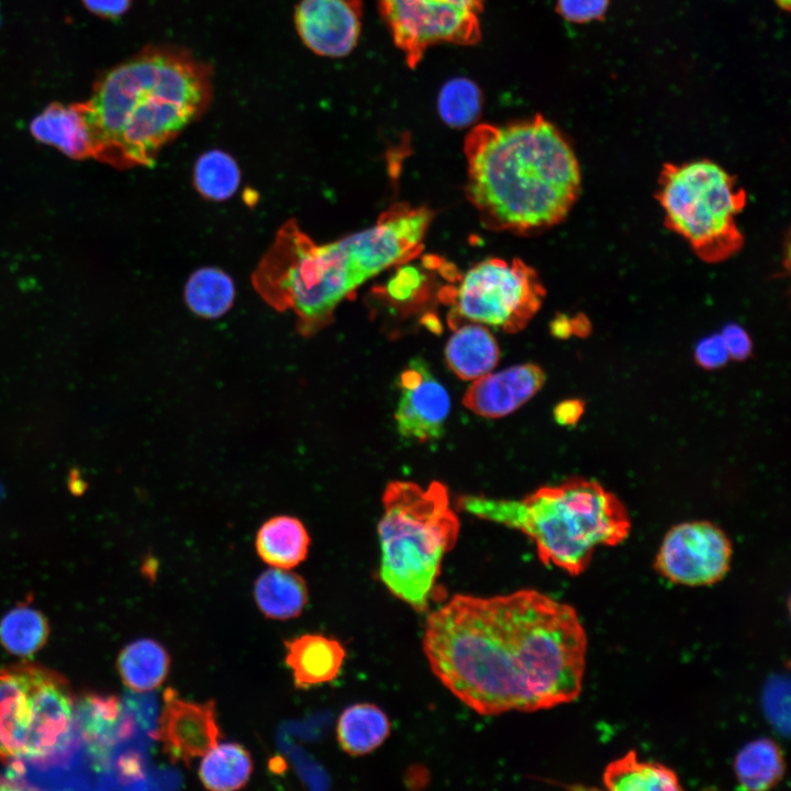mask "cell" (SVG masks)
<instances>
[{"label": "cell", "mask_w": 791, "mask_h": 791, "mask_svg": "<svg viewBox=\"0 0 791 791\" xmlns=\"http://www.w3.org/2000/svg\"><path fill=\"white\" fill-rule=\"evenodd\" d=\"M433 673L482 715L533 712L575 701L587 634L576 610L539 591L456 594L426 619Z\"/></svg>", "instance_id": "1"}, {"label": "cell", "mask_w": 791, "mask_h": 791, "mask_svg": "<svg viewBox=\"0 0 791 791\" xmlns=\"http://www.w3.org/2000/svg\"><path fill=\"white\" fill-rule=\"evenodd\" d=\"M431 219L423 207L398 203L375 225L327 244H315L289 222L257 267L255 288L274 308L291 310L309 336L366 280L419 254Z\"/></svg>", "instance_id": "2"}, {"label": "cell", "mask_w": 791, "mask_h": 791, "mask_svg": "<svg viewBox=\"0 0 791 791\" xmlns=\"http://www.w3.org/2000/svg\"><path fill=\"white\" fill-rule=\"evenodd\" d=\"M466 196L482 224L530 234L566 219L581 190L578 158L547 119L478 124L466 136Z\"/></svg>", "instance_id": "3"}, {"label": "cell", "mask_w": 791, "mask_h": 791, "mask_svg": "<svg viewBox=\"0 0 791 791\" xmlns=\"http://www.w3.org/2000/svg\"><path fill=\"white\" fill-rule=\"evenodd\" d=\"M212 69L188 51L151 46L109 70L85 102L76 103L92 155L151 165L157 152L209 107Z\"/></svg>", "instance_id": "4"}, {"label": "cell", "mask_w": 791, "mask_h": 791, "mask_svg": "<svg viewBox=\"0 0 791 791\" xmlns=\"http://www.w3.org/2000/svg\"><path fill=\"white\" fill-rule=\"evenodd\" d=\"M457 504L479 519L521 531L534 542L545 565L571 576L586 570L598 546H615L631 530L622 501L583 478L542 487L522 500L464 495Z\"/></svg>", "instance_id": "5"}, {"label": "cell", "mask_w": 791, "mask_h": 791, "mask_svg": "<svg viewBox=\"0 0 791 791\" xmlns=\"http://www.w3.org/2000/svg\"><path fill=\"white\" fill-rule=\"evenodd\" d=\"M382 503L380 580L394 597L425 611L443 557L455 546L459 531L447 488L437 481L427 488L393 481Z\"/></svg>", "instance_id": "6"}, {"label": "cell", "mask_w": 791, "mask_h": 791, "mask_svg": "<svg viewBox=\"0 0 791 791\" xmlns=\"http://www.w3.org/2000/svg\"><path fill=\"white\" fill-rule=\"evenodd\" d=\"M656 196L667 227L703 261H724L743 247L737 219L746 205V192L718 164L710 159L666 164Z\"/></svg>", "instance_id": "7"}, {"label": "cell", "mask_w": 791, "mask_h": 791, "mask_svg": "<svg viewBox=\"0 0 791 791\" xmlns=\"http://www.w3.org/2000/svg\"><path fill=\"white\" fill-rule=\"evenodd\" d=\"M66 680L33 664L0 670V760L38 765L62 757L77 732Z\"/></svg>", "instance_id": "8"}, {"label": "cell", "mask_w": 791, "mask_h": 791, "mask_svg": "<svg viewBox=\"0 0 791 791\" xmlns=\"http://www.w3.org/2000/svg\"><path fill=\"white\" fill-rule=\"evenodd\" d=\"M448 292L455 305L448 317L452 327L471 322L508 333L524 328L545 298L536 270L520 258H487L471 267Z\"/></svg>", "instance_id": "9"}, {"label": "cell", "mask_w": 791, "mask_h": 791, "mask_svg": "<svg viewBox=\"0 0 791 791\" xmlns=\"http://www.w3.org/2000/svg\"><path fill=\"white\" fill-rule=\"evenodd\" d=\"M484 0H378L379 12L405 63L415 68L442 43L475 45L481 38Z\"/></svg>", "instance_id": "10"}, {"label": "cell", "mask_w": 791, "mask_h": 791, "mask_svg": "<svg viewBox=\"0 0 791 791\" xmlns=\"http://www.w3.org/2000/svg\"><path fill=\"white\" fill-rule=\"evenodd\" d=\"M732 555V543L717 525L709 521L683 522L665 535L655 568L676 584L711 586L728 572Z\"/></svg>", "instance_id": "11"}, {"label": "cell", "mask_w": 791, "mask_h": 791, "mask_svg": "<svg viewBox=\"0 0 791 791\" xmlns=\"http://www.w3.org/2000/svg\"><path fill=\"white\" fill-rule=\"evenodd\" d=\"M154 736L172 762L191 764L213 748L221 736L214 702L190 701L167 688Z\"/></svg>", "instance_id": "12"}, {"label": "cell", "mask_w": 791, "mask_h": 791, "mask_svg": "<svg viewBox=\"0 0 791 791\" xmlns=\"http://www.w3.org/2000/svg\"><path fill=\"white\" fill-rule=\"evenodd\" d=\"M400 399L394 419L405 438L438 439L445 430L450 401L445 388L421 359H413L399 378Z\"/></svg>", "instance_id": "13"}, {"label": "cell", "mask_w": 791, "mask_h": 791, "mask_svg": "<svg viewBox=\"0 0 791 791\" xmlns=\"http://www.w3.org/2000/svg\"><path fill=\"white\" fill-rule=\"evenodd\" d=\"M361 18V0H301L294 11V25L313 53L343 57L358 43Z\"/></svg>", "instance_id": "14"}, {"label": "cell", "mask_w": 791, "mask_h": 791, "mask_svg": "<svg viewBox=\"0 0 791 791\" xmlns=\"http://www.w3.org/2000/svg\"><path fill=\"white\" fill-rule=\"evenodd\" d=\"M544 370L535 364H523L495 374H487L468 388L463 403L484 417L505 416L535 396L545 382Z\"/></svg>", "instance_id": "15"}, {"label": "cell", "mask_w": 791, "mask_h": 791, "mask_svg": "<svg viewBox=\"0 0 791 791\" xmlns=\"http://www.w3.org/2000/svg\"><path fill=\"white\" fill-rule=\"evenodd\" d=\"M286 664L292 671L297 688L333 680L345 658L342 644L321 634H303L285 642Z\"/></svg>", "instance_id": "16"}, {"label": "cell", "mask_w": 791, "mask_h": 791, "mask_svg": "<svg viewBox=\"0 0 791 791\" xmlns=\"http://www.w3.org/2000/svg\"><path fill=\"white\" fill-rule=\"evenodd\" d=\"M311 545L304 523L292 515L280 514L266 520L256 533L255 548L270 567L291 569L305 560Z\"/></svg>", "instance_id": "17"}, {"label": "cell", "mask_w": 791, "mask_h": 791, "mask_svg": "<svg viewBox=\"0 0 791 791\" xmlns=\"http://www.w3.org/2000/svg\"><path fill=\"white\" fill-rule=\"evenodd\" d=\"M445 358L456 376L464 380H475L497 366L500 349L484 326L469 322L455 327L446 344Z\"/></svg>", "instance_id": "18"}, {"label": "cell", "mask_w": 791, "mask_h": 791, "mask_svg": "<svg viewBox=\"0 0 791 791\" xmlns=\"http://www.w3.org/2000/svg\"><path fill=\"white\" fill-rule=\"evenodd\" d=\"M31 133L37 141L56 147L69 157L92 155L90 137L76 103L48 105L32 121Z\"/></svg>", "instance_id": "19"}, {"label": "cell", "mask_w": 791, "mask_h": 791, "mask_svg": "<svg viewBox=\"0 0 791 791\" xmlns=\"http://www.w3.org/2000/svg\"><path fill=\"white\" fill-rule=\"evenodd\" d=\"M254 598L266 617L289 620L302 613L308 602V587L300 575L271 567L256 579Z\"/></svg>", "instance_id": "20"}, {"label": "cell", "mask_w": 791, "mask_h": 791, "mask_svg": "<svg viewBox=\"0 0 791 791\" xmlns=\"http://www.w3.org/2000/svg\"><path fill=\"white\" fill-rule=\"evenodd\" d=\"M603 783L612 791H676L682 790L678 775L669 767L639 760L630 750L611 761L603 772Z\"/></svg>", "instance_id": "21"}, {"label": "cell", "mask_w": 791, "mask_h": 791, "mask_svg": "<svg viewBox=\"0 0 791 791\" xmlns=\"http://www.w3.org/2000/svg\"><path fill=\"white\" fill-rule=\"evenodd\" d=\"M390 728V721L380 708L371 703H356L339 715L336 735L345 753L363 756L378 748L389 736Z\"/></svg>", "instance_id": "22"}, {"label": "cell", "mask_w": 791, "mask_h": 791, "mask_svg": "<svg viewBox=\"0 0 791 791\" xmlns=\"http://www.w3.org/2000/svg\"><path fill=\"white\" fill-rule=\"evenodd\" d=\"M116 666L127 688L135 692H147L165 681L170 657L158 642L142 638L124 647L118 657Z\"/></svg>", "instance_id": "23"}, {"label": "cell", "mask_w": 791, "mask_h": 791, "mask_svg": "<svg viewBox=\"0 0 791 791\" xmlns=\"http://www.w3.org/2000/svg\"><path fill=\"white\" fill-rule=\"evenodd\" d=\"M784 767L783 754L770 738L749 742L734 760V771L739 786L751 791L773 788L783 777Z\"/></svg>", "instance_id": "24"}, {"label": "cell", "mask_w": 791, "mask_h": 791, "mask_svg": "<svg viewBox=\"0 0 791 791\" xmlns=\"http://www.w3.org/2000/svg\"><path fill=\"white\" fill-rule=\"evenodd\" d=\"M202 757L198 775L209 790H237L243 788L252 776V756L241 744L218 743Z\"/></svg>", "instance_id": "25"}, {"label": "cell", "mask_w": 791, "mask_h": 791, "mask_svg": "<svg viewBox=\"0 0 791 791\" xmlns=\"http://www.w3.org/2000/svg\"><path fill=\"white\" fill-rule=\"evenodd\" d=\"M235 288L230 276L215 267L194 271L185 287V300L189 309L205 319H216L232 307Z\"/></svg>", "instance_id": "26"}, {"label": "cell", "mask_w": 791, "mask_h": 791, "mask_svg": "<svg viewBox=\"0 0 791 791\" xmlns=\"http://www.w3.org/2000/svg\"><path fill=\"white\" fill-rule=\"evenodd\" d=\"M47 636L46 619L26 604L13 608L0 621V643L14 655L34 654L42 648Z\"/></svg>", "instance_id": "27"}, {"label": "cell", "mask_w": 791, "mask_h": 791, "mask_svg": "<svg viewBox=\"0 0 791 791\" xmlns=\"http://www.w3.org/2000/svg\"><path fill=\"white\" fill-rule=\"evenodd\" d=\"M239 180L241 174L236 161L223 151H208L194 165V186L210 200H227L236 192Z\"/></svg>", "instance_id": "28"}, {"label": "cell", "mask_w": 791, "mask_h": 791, "mask_svg": "<svg viewBox=\"0 0 791 791\" xmlns=\"http://www.w3.org/2000/svg\"><path fill=\"white\" fill-rule=\"evenodd\" d=\"M480 88L468 78H453L441 89L437 100L442 120L452 127L461 129L475 123L482 110Z\"/></svg>", "instance_id": "29"}, {"label": "cell", "mask_w": 791, "mask_h": 791, "mask_svg": "<svg viewBox=\"0 0 791 791\" xmlns=\"http://www.w3.org/2000/svg\"><path fill=\"white\" fill-rule=\"evenodd\" d=\"M694 360L708 370L723 367L729 360V356L721 334L702 338L694 348Z\"/></svg>", "instance_id": "30"}, {"label": "cell", "mask_w": 791, "mask_h": 791, "mask_svg": "<svg viewBox=\"0 0 791 791\" xmlns=\"http://www.w3.org/2000/svg\"><path fill=\"white\" fill-rule=\"evenodd\" d=\"M609 0H558L557 10L568 21L583 23L601 18Z\"/></svg>", "instance_id": "31"}, {"label": "cell", "mask_w": 791, "mask_h": 791, "mask_svg": "<svg viewBox=\"0 0 791 791\" xmlns=\"http://www.w3.org/2000/svg\"><path fill=\"white\" fill-rule=\"evenodd\" d=\"M786 687L781 681H773L765 692L766 712L778 728H784L783 722L789 726V695L788 691L783 693Z\"/></svg>", "instance_id": "32"}, {"label": "cell", "mask_w": 791, "mask_h": 791, "mask_svg": "<svg viewBox=\"0 0 791 791\" xmlns=\"http://www.w3.org/2000/svg\"><path fill=\"white\" fill-rule=\"evenodd\" d=\"M422 285V275L414 267L405 266L398 271L387 286L389 296L396 300L410 299Z\"/></svg>", "instance_id": "33"}, {"label": "cell", "mask_w": 791, "mask_h": 791, "mask_svg": "<svg viewBox=\"0 0 791 791\" xmlns=\"http://www.w3.org/2000/svg\"><path fill=\"white\" fill-rule=\"evenodd\" d=\"M720 334L731 359L742 361L750 356L753 343L748 333L740 325L728 324Z\"/></svg>", "instance_id": "34"}, {"label": "cell", "mask_w": 791, "mask_h": 791, "mask_svg": "<svg viewBox=\"0 0 791 791\" xmlns=\"http://www.w3.org/2000/svg\"><path fill=\"white\" fill-rule=\"evenodd\" d=\"M93 13L103 18H118L130 7L131 0H82Z\"/></svg>", "instance_id": "35"}, {"label": "cell", "mask_w": 791, "mask_h": 791, "mask_svg": "<svg viewBox=\"0 0 791 791\" xmlns=\"http://www.w3.org/2000/svg\"><path fill=\"white\" fill-rule=\"evenodd\" d=\"M584 402L579 399H570L560 402L554 410L555 420L561 425H573L582 416Z\"/></svg>", "instance_id": "36"}, {"label": "cell", "mask_w": 791, "mask_h": 791, "mask_svg": "<svg viewBox=\"0 0 791 791\" xmlns=\"http://www.w3.org/2000/svg\"><path fill=\"white\" fill-rule=\"evenodd\" d=\"M553 333L561 338L572 334L571 319L566 316L556 319L553 323Z\"/></svg>", "instance_id": "37"}, {"label": "cell", "mask_w": 791, "mask_h": 791, "mask_svg": "<svg viewBox=\"0 0 791 791\" xmlns=\"http://www.w3.org/2000/svg\"><path fill=\"white\" fill-rule=\"evenodd\" d=\"M572 333L584 336L590 331V323L586 316H576L571 319Z\"/></svg>", "instance_id": "38"}]
</instances>
